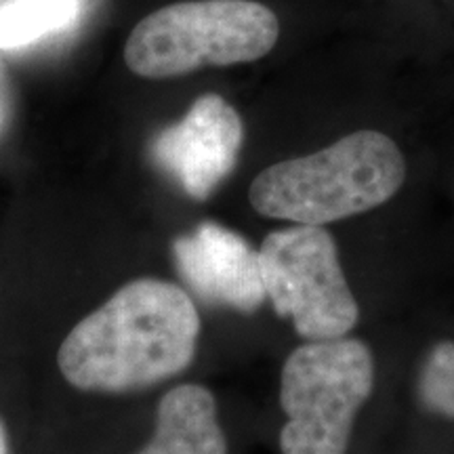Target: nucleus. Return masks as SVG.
Wrapping results in <instances>:
<instances>
[{"label": "nucleus", "instance_id": "obj_1", "mask_svg": "<svg viewBox=\"0 0 454 454\" xmlns=\"http://www.w3.org/2000/svg\"><path fill=\"white\" fill-rule=\"evenodd\" d=\"M198 337L200 316L190 294L173 282L139 278L72 328L57 364L72 387L124 394L185 371Z\"/></svg>", "mask_w": 454, "mask_h": 454}, {"label": "nucleus", "instance_id": "obj_2", "mask_svg": "<svg viewBox=\"0 0 454 454\" xmlns=\"http://www.w3.org/2000/svg\"><path fill=\"white\" fill-rule=\"evenodd\" d=\"M406 179L400 145L381 130H356L314 154L276 162L254 177L248 200L259 215L326 225L372 211Z\"/></svg>", "mask_w": 454, "mask_h": 454}, {"label": "nucleus", "instance_id": "obj_3", "mask_svg": "<svg viewBox=\"0 0 454 454\" xmlns=\"http://www.w3.org/2000/svg\"><path fill=\"white\" fill-rule=\"evenodd\" d=\"M280 41V20L257 0H181L154 11L129 34L124 64L150 81L204 67L251 64Z\"/></svg>", "mask_w": 454, "mask_h": 454}, {"label": "nucleus", "instance_id": "obj_4", "mask_svg": "<svg viewBox=\"0 0 454 454\" xmlns=\"http://www.w3.org/2000/svg\"><path fill=\"white\" fill-rule=\"evenodd\" d=\"M374 362L357 339L309 340L286 357L282 454H345L357 411L371 397Z\"/></svg>", "mask_w": 454, "mask_h": 454}, {"label": "nucleus", "instance_id": "obj_5", "mask_svg": "<svg viewBox=\"0 0 454 454\" xmlns=\"http://www.w3.org/2000/svg\"><path fill=\"white\" fill-rule=\"evenodd\" d=\"M265 294L276 314L293 317L308 340L345 337L360 311L325 225H293L265 238L259 251Z\"/></svg>", "mask_w": 454, "mask_h": 454}, {"label": "nucleus", "instance_id": "obj_6", "mask_svg": "<svg viewBox=\"0 0 454 454\" xmlns=\"http://www.w3.org/2000/svg\"><path fill=\"white\" fill-rule=\"evenodd\" d=\"M242 139L244 124L236 107L217 93H207L177 124L158 133L152 158L187 196L204 200L234 170Z\"/></svg>", "mask_w": 454, "mask_h": 454}, {"label": "nucleus", "instance_id": "obj_7", "mask_svg": "<svg viewBox=\"0 0 454 454\" xmlns=\"http://www.w3.org/2000/svg\"><path fill=\"white\" fill-rule=\"evenodd\" d=\"M173 253L184 280L207 303L251 314L268 297L259 253L223 225L204 221L175 240Z\"/></svg>", "mask_w": 454, "mask_h": 454}, {"label": "nucleus", "instance_id": "obj_8", "mask_svg": "<svg viewBox=\"0 0 454 454\" xmlns=\"http://www.w3.org/2000/svg\"><path fill=\"white\" fill-rule=\"evenodd\" d=\"M137 454H227L211 391L200 385H179L164 394L154 438Z\"/></svg>", "mask_w": 454, "mask_h": 454}, {"label": "nucleus", "instance_id": "obj_9", "mask_svg": "<svg viewBox=\"0 0 454 454\" xmlns=\"http://www.w3.org/2000/svg\"><path fill=\"white\" fill-rule=\"evenodd\" d=\"M82 0H4L0 3V49L17 51L64 32L81 20Z\"/></svg>", "mask_w": 454, "mask_h": 454}, {"label": "nucleus", "instance_id": "obj_10", "mask_svg": "<svg viewBox=\"0 0 454 454\" xmlns=\"http://www.w3.org/2000/svg\"><path fill=\"white\" fill-rule=\"evenodd\" d=\"M419 395L423 406L444 417H454V343L442 340L425 360Z\"/></svg>", "mask_w": 454, "mask_h": 454}, {"label": "nucleus", "instance_id": "obj_11", "mask_svg": "<svg viewBox=\"0 0 454 454\" xmlns=\"http://www.w3.org/2000/svg\"><path fill=\"white\" fill-rule=\"evenodd\" d=\"M11 112H13V98H11L9 78L4 74L3 64H0V137H3L4 129L9 127Z\"/></svg>", "mask_w": 454, "mask_h": 454}, {"label": "nucleus", "instance_id": "obj_12", "mask_svg": "<svg viewBox=\"0 0 454 454\" xmlns=\"http://www.w3.org/2000/svg\"><path fill=\"white\" fill-rule=\"evenodd\" d=\"M0 454H9L7 431H4V425H3V421H0Z\"/></svg>", "mask_w": 454, "mask_h": 454}]
</instances>
